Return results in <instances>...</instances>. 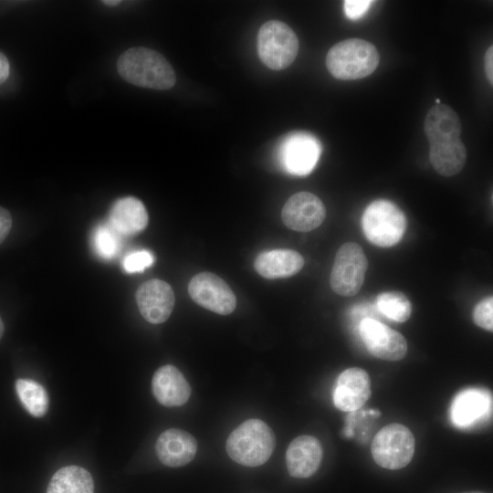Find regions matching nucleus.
Listing matches in <instances>:
<instances>
[{
  "instance_id": "nucleus-1",
  "label": "nucleus",
  "mask_w": 493,
  "mask_h": 493,
  "mask_svg": "<svg viewBox=\"0 0 493 493\" xmlns=\"http://www.w3.org/2000/svg\"><path fill=\"white\" fill-rule=\"evenodd\" d=\"M117 68L126 81L152 89H169L176 76L166 58L159 52L143 47H131L118 58Z\"/></svg>"
},
{
  "instance_id": "nucleus-2",
  "label": "nucleus",
  "mask_w": 493,
  "mask_h": 493,
  "mask_svg": "<svg viewBox=\"0 0 493 493\" xmlns=\"http://www.w3.org/2000/svg\"><path fill=\"white\" fill-rule=\"evenodd\" d=\"M275 445L272 429L260 419H249L231 432L226 449L235 462L246 467H257L268 460Z\"/></svg>"
},
{
  "instance_id": "nucleus-3",
  "label": "nucleus",
  "mask_w": 493,
  "mask_h": 493,
  "mask_svg": "<svg viewBox=\"0 0 493 493\" xmlns=\"http://www.w3.org/2000/svg\"><path fill=\"white\" fill-rule=\"evenodd\" d=\"M380 55L371 42L349 38L330 47L326 57L329 72L338 79L352 80L371 75L378 67Z\"/></svg>"
},
{
  "instance_id": "nucleus-4",
  "label": "nucleus",
  "mask_w": 493,
  "mask_h": 493,
  "mask_svg": "<svg viewBox=\"0 0 493 493\" xmlns=\"http://www.w3.org/2000/svg\"><path fill=\"white\" fill-rule=\"evenodd\" d=\"M362 225L366 238L382 247H389L401 241L407 227L404 212L393 202L378 199L364 210Z\"/></svg>"
},
{
  "instance_id": "nucleus-5",
  "label": "nucleus",
  "mask_w": 493,
  "mask_h": 493,
  "mask_svg": "<svg viewBox=\"0 0 493 493\" xmlns=\"http://www.w3.org/2000/svg\"><path fill=\"white\" fill-rule=\"evenodd\" d=\"M298 52V37L287 24L269 20L261 26L257 34V53L267 68L274 70L287 68Z\"/></svg>"
},
{
  "instance_id": "nucleus-6",
  "label": "nucleus",
  "mask_w": 493,
  "mask_h": 493,
  "mask_svg": "<svg viewBox=\"0 0 493 493\" xmlns=\"http://www.w3.org/2000/svg\"><path fill=\"white\" fill-rule=\"evenodd\" d=\"M414 449L413 433L399 423H392L381 428L371 445V453L375 463L391 470L407 466L414 456Z\"/></svg>"
},
{
  "instance_id": "nucleus-7",
  "label": "nucleus",
  "mask_w": 493,
  "mask_h": 493,
  "mask_svg": "<svg viewBox=\"0 0 493 493\" xmlns=\"http://www.w3.org/2000/svg\"><path fill=\"white\" fill-rule=\"evenodd\" d=\"M368 261L363 249L354 242L341 246L336 253L330 277L332 290L344 297H352L361 289Z\"/></svg>"
},
{
  "instance_id": "nucleus-8",
  "label": "nucleus",
  "mask_w": 493,
  "mask_h": 493,
  "mask_svg": "<svg viewBox=\"0 0 493 493\" xmlns=\"http://www.w3.org/2000/svg\"><path fill=\"white\" fill-rule=\"evenodd\" d=\"M188 292L195 303L220 315L232 313L236 306V298L231 288L210 272L194 276L189 282Z\"/></svg>"
},
{
  "instance_id": "nucleus-9",
  "label": "nucleus",
  "mask_w": 493,
  "mask_h": 493,
  "mask_svg": "<svg viewBox=\"0 0 493 493\" xmlns=\"http://www.w3.org/2000/svg\"><path fill=\"white\" fill-rule=\"evenodd\" d=\"M321 152L317 138L307 131L288 134L279 149L284 169L291 174L306 175L315 167Z\"/></svg>"
},
{
  "instance_id": "nucleus-10",
  "label": "nucleus",
  "mask_w": 493,
  "mask_h": 493,
  "mask_svg": "<svg viewBox=\"0 0 493 493\" xmlns=\"http://www.w3.org/2000/svg\"><path fill=\"white\" fill-rule=\"evenodd\" d=\"M359 332L368 351L376 358L394 362L403 359L407 352L404 337L377 320L362 319Z\"/></svg>"
},
{
  "instance_id": "nucleus-11",
  "label": "nucleus",
  "mask_w": 493,
  "mask_h": 493,
  "mask_svg": "<svg viewBox=\"0 0 493 493\" xmlns=\"http://www.w3.org/2000/svg\"><path fill=\"white\" fill-rule=\"evenodd\" d=\"M281 216L288 228L308 232L322 224L326 217V208L317 195L299 192L291 195L285 203Z\"/></svg>"
},
{
  "instance_id": "nucleus-12",
  "label": "nucleus",
  "mask_w": 493,
  "mask_h": 493,
  "mask_svg": "<svg viewBox=\"0 0 493 493\" xmlns=\"http://www.w3.org/2000/svg\"><path fill=\"white\" fill-rule=\"evenodd\" d=\"M135 298L142 316L152 324L164 322L170 317L175 301L172 287L157 278L142 283Z\"/></svg>"
},
{
  "instance_id": "nucleus-13",
  "label": "nucleus",
  "mask_w": 493,
  "mask_h": 493,
  "mask_svg": "<svg viewBox=\"0 0 493 493\" xmlns=\"http://www.w3.org/2000/svg\"><path fill=\"white\" fill-rule=\"evenodd\" d=\"M490 393L480 388H468L458 393L451 405L453 424L462 429L485 422L491 415Z\"/></svg>"
},
{
  "instance_id": "nucleus-14",
  "label": "nucleus",
  "mask_w": 493,
  "mask_h": 493,
  "mask_svg": "<svg viewBox=\"0 0 493 493\" xmlns=\"http://www.w3.org/2000/svg\"><path fill=\"white\" fill-rule=\"evenodd\" d=\"M371 393V379L367 372L358 367L348 368L336 380L333 404L343 412L356 411L368 401Z\"/></svg>"
},
{
  "instance_id": "nucleus-15",
  "label": "nucleus",
  "mask_w": 493,
  "mask_h": 493,
  "mask_svg": "<svg viewBox=\"0 0 493 493\" xmlns=\"http://www.w3.org/2000/svg\"><path fill=\"white\" fill-rule=\"evenodd\" d=\"M323 455L320 442L311 435H300L292 440L286 451L289 475L297 478L312 476L320 467Z\"/></svg>"
},
{
  "instance_id": "nucleus-16",
  "label": "nucleus",
  "mask_w": 493,
  "mask_h": 493,
  "mask_svg": "<svg viewBox=\"0 0 493 493\" xmlns=\"http://www.w3.org/2000/svg\"><path fill=\"white\" fill-rule=\"evenodd\" d=\"M197 442L188 432L170 428L157 438L155 451L159 460L167 467H177L191 462L195 456Z\"/></svg>"
},
{
  "instance_id": "nucleus-17",
  "label": "nucleus",
  "mask_w": 493,
  "mask_h": 493,
  "mask_svg": "<svg viewBox=\"0 0 493 493\" xmlns=\"http://www.w3.org/2000/svg\"><path fill=\"white\" fill-rule=\"evenodd\" d=\"M152 390L156 400L167 407L184 404L191 394L190 384L183 373L171 364L156 370L152 379Z\"/></svg>"
},
{
  "instance_id": "nucleus-18",
  "label": "nucleus",
  "mask_w": 493,
  "mask_h": 493,
  "mask_svg": "<svg viewBox=\"0 0 493 493\" xmlns=\"http://www.w3.org/2000/svg\"><path fill=\"white\" fill-rule=\"evenodd\" d=\"M148 213L141 200L133 196L118 199L111 206L108 223L121 236H135L148 225Z\"/></svg>"
},
{
  "instance_id": "nucleus-19",
  "label": "nucleus",
  "mask_w": 493,
  "mask_h": 493,
  "mask_svg": "<svg viewBox=\"0 0 493 493\" xmlns=\"http://www.w3.org/2000/svg\"><path fill=\"white\" fill-rule=\"evenodd\" d=\"M303 265L304 258L299 252L286 248L262 252L254 262L256 271L263 278L269 279L294 276Z\"/></svg>"
},
{
  "instance_id": "nucleus-20",
  "label": "nucleus",
  "mask_w": 493,
  "mask_h": 493,
  "mask_svg": "<svg viewBox=\"0 0 493 493\" xmlns=\"http://www.w3.org/2000/svg\"><path fill=\"white\" fill-rule=\"evenodd\" d=\"M424 131L432 144L459 139L462 125L457 113L450 106L439 103L427 111Z\"/></svg>"
},
{
  "instance_id": "nucleus-21",
  "label": "nucleus",
  "mask_w": 493,
  "mask_h": 493,
  "mask_svg": "<svg viewBox=\"0 0 493 493\" xmlns=\"http://www.w3.org/2000/svg\"><path fill=\"white\" fill-rule=\"evenodd\" d=\"M467 152L462 140L430 144L429 158L432 166L442 176L457 174L464 168Z\"/></svg>"
},
{
  "instance_id": "nucleus-22",
  "label": "nucleus",
  "mask_w": 493,
  "mask_h": 493,
  "mask_svg": "<svg viewBox=\"0 0 493 493\" xmlns=\"http://www.w3.org/2000/svg\"><path fill=\"white\" fill-rule=\"evenodd\" d=\"M47 493H94L93 478L81 467H64L51 477Z\"/></svg>"
},
{
  "instance_id": "nucleus-23",
  "label": "nucleus",
  "mask_w": 493,
  "mask_h": 493,
  "mask_svg": "<svg viewBox=\"0 0 493 493\" xmlns=\"http://www.w3.org/2000/svg\"><path fill=\"white\" fill-rule=\"evenodd\" d=\"M16 391L21 404L31 415L41 417L46 414L48 395L42 384L30 379H17Z\"/></svg>"
},
{
  "instance_id": "nucleus-24",
  "label": "nucleus",
  "mask_w": 493,
  "mask_h": 493,
  "mask_svg": "<svg viewBox=\"0 0 493 493\" xmlns=\"http://www.w3.org/2000/svg\"><path fill=\"white\" fill-rule=\"evenodd\" d=\"M377 307L384 316L397 322L406 321L412 312L410 300L400 291H386L379 294Z\"/></svg>"
},
{
  "instance_id": "nucleus-25",
  "label": "nucleus",
  "mask_w": 493,
  "mask_h": 493,
  "mask_svg": "<svg viewBox=\"0 0 493 493\" xmlns=\"http://www.w3.org/2000/svg\"><path fill=\"white\" fill-rule=\"evenodd\" d=\"M121 236L109 223L99 225L92 234L95 252L104 259L115 257L121 247Z\"/></svg>"
},
{
  "instance_id": "nucleus-26",
  "label": "nucleus",
  "mask_w": 493,
  "mask_h": 493,
  "mask_svg": "<svg viewBox=\"0 0 493 493\" xmlns=\"http://www.w3.org/2000/svg\"><path fill=\"white\" fill-rule=\"evenodd\" d=\"M473 320L480 328L493 330V298L491 296L479 301L473 310Z\"/></svg>"
},
{
  "instance_id": "nucleus-27",
  "label": "nucleus",
  "mask_w": 493,
  "mask_h": 493,
  "mask_svg": "<svg viewBox=\"0 0 493 493\" xmlns=\"http://www.w3.org/2000/svg\"><path fill=\"white\" fill-rule=\"evenodd\" d=\"M153 260L152 254L147 250L134 251L124 257L122 266L128 273L142 272L150 267Z\"/></svg>"
},
{
  "instance_id": "nucleus-28",
  "label": "nucleus",
  "mask_w": 493,
  "mask_h": 493,
  "mask_svg": "<svg viewBox=\"0 0 493 493\" xmlns=\"http://www.w3.org/2000/svg\"><path fill=\"white\" fill-rule=\"evenodd\" d=\"M372 3L369 0H345L344 12L350 19H357L367 11Z\"/></svg>"
},
{
  "instance_id": "nucleus-29",
  "label": "nucleus",
  "mask_w": 493,
  "mask_h": 493,
  "mask_svg": "<svg viewBox=\"0 0 493 493\" xmlns=\"http://www.w3.org/2000/svg\"><path fill=\"white\" fill-rule=\"evenodd\" d=\"M12 227V217L10 213L0 206V244L9 234Z\"/></svg>"
},
{
  "instance_id": "nucleus-30",
  "label": "nucleus",
  "mask_w": 493,
  "mask_h": 493,
  "mask_svg": "<svg viewBox=\"0 0 493 493\" xmlns=\"http://www.w3.org/2000/svg\"><path fill=\"white\" fill-rule=\"evenodd\" d=\"M484 67L487 79L493 85V47L489 46L485 53Z\"/></svg>"
},
{
  "instance_id": "nucleus-31",
  "label": "nucleus",
  "mask_w": 493,
  "mask_h": 493,
  "mask_svg": "<svg viewBox=\"0 0 493 493\" xmlns=\"http://www.w3.org/2000/svg\"><path fill=\"white\" fill-rule=\"evenodd\" d=\"M10 73V65L7 58L0 52V84L4 83Z\"/></svg>"
},
{
  "instance_id": "nucleus-32",
  "label": "nucleus",
  "mask_w": 493,
  "mask_h": 493,
  "mask_svg": "<svg viewBox=\"0 0 493 493\" xmlns=\"http://www.w3.org/2000/svg\"><path fill=\"white\" fill-rule=\"evenodd\" d=\"M102 3L106 5H109V6H115L117 5H119L121 3V1L117 0V1H110V0H107V1H102Z\"/></svg>"
},
{
  "instance_id": "nucleus-33",
  "label": "nucleus",
  "mask_w": 493,
  "mask_h": 493,
  "mask_svg": "<svg viewBox=\"0 0 493 493\" xmlns=\"http://www.w3.org/2000/svg\"><path fill=\"white\" fill-rule=\"evenodd\" d=\"M4 331H5V325H4V322H3V320H2V319L0 317V340L3 337Z\"/></svg>"
},
{
  "instance_id": "nucleus-34",
  "label": "nucleus",
  "mask_w": 493,
  "mask_h": 493,
  "mask_svg": "<svg viewBox=\"0 0 493 493\" xmlns=\"http://www.w3.org/2000/svg\"><path fill=\"white\" fill-rule=\"evenodd\" d=\"M463 493H484V492H481V491H469V492H463Z\"/></svg>"
}]
</instances>
